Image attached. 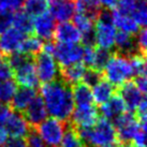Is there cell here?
<instances>
[{
  "mask_svg": "<svg viewBox=\"0 0 147 147\" xmlns=\"http://www.w3.org/2000/svg\"><path fill=\"white\" fill-rule=\"evenodd\" d=\"M45 109L54 118L68 121L74 110V101L71 86L60 78L45 83L40 88Z\"/></svg>",
  "mask_w": 147,
  "mask_h": 147,
  "instance_id": "1",
  "label": "cell"
},
{
  "mask_svg": "<svg viewBox=\"0 0 147 147\" xmlns=\"http://www.w3.org/2000/svg\"><path fill=\"white\" fill-rule=\"evenodd\" d=\"M117 30L112 20V10L100 9L94 23V40L97 47L109 49L114 47Z\"/></svg>",
  "mask_w": 147,
  "mask_h": 147,
  "instance_id": "2",
  "label": "cell"
},
{
  "mask_svg": "<svg viewBox=\"0 0 147 147\" xmlns=\"http://www.w3.org/2000/svg\"><path fill=\"white\" fill-rule=\"evenodd\" d=\"M103 78L113 86H121L133 76L129 58L117 53L112 54L103 70Z\"/></svg>",
  "mask_w": 147,
  "mask_h": 147,
  "instance_id": "3",
  "label": "cell"
},
{
  "mask_svg": "<svg viewBox=\"0 0 147 147\" xmlns=\"http://www.w3.org/2000/svg\"><path fill=\"white\" fill-rule=\"evenodd\" d=\"M68 121H62L54 117L46 118L34 128L47 147H59L65 135Z\"/></svg>",
  "mask_w": 147,
  "mask_h": 147,
  "instance_id": "4",
  "label": "cell"
},
{
  "mask_svg": "<svg viewBox=\"0 0 147 147\" xmlns=\"http://www.w3.org/2000/svg\"><path fill=\"white\" fill-rule=\"evenodd\" d=\"M113 126L116 130L117 141L123 145H129L134 135L141 128H146V125H142L136 119L134 113L127 111L126 113L118 116L113 120Z\"/></svg>",
  "mask_w": 147,
  "mask_h": 147,
  "instance_id": "5",
  "label": "cell"
},
{
  "mask_svg": "<svg viewBox=\"0 0 147 147\" xmlns=\"http://www.w3.org/2000/svg\"><path fill=\"white\" fill-rule=\"evenodd\" d=\"M33 61L36 65L39 82L45 84V83L53 82L58 78L59 68L53 56L41 51L38 55L33 57Z\"/></svg>",
  "mask_w": 147,
  "mask_h": 147,
  "instance_id": "6",
  "label": "cell"
},
{
  "mask_svg": "<svg viewBox=\"0 0 147 147\" xmlns=\"http://www.w3.org/2000/svg\"><path fill=\"white\" fill-rule=\"evenodd\" d=\"M83 49L84 47L81 44L56 43L53 57L59 65L58 68H63L82 62Z\"/></svg>",
  "mask_w": 147,
  "mask_h": 147,
  "instance_id": "7",
  "label": "cell"
},
{
  "mask_svg": "<svg viewBox=\"0 0 147 147\" xmlns=\"http://www.w3.org/2000/svg\"><path fill=\"white\" fill-rule=\"evenodd\" d=\"M13 80L15 81L17 86L36 89L40 82L37 75L33 57L28 58L20 67L13 70Z\"/></svg>",
  "mask_w": 147,
  "mask_h": 147,
  "instance_id": "8",
  "label": "cell"
},
{
  "mask_svg": "<svg viewBox=\"0 0 147 147\" xmlns=\"http://www.w3.org/2000/svg\"><path fill=\"white\" fill-rule=\"evenodd\" d=\"M99 112L96 105L76 106L70 117V125L74 128H90L98 121Z\"/></svg>",
  "mask_w": 147,
  "mask_h": 147,
  "instance_id": "9",
  "label": "cell"
},
{
  "mask_svg": "<svg viewBox=\"0 0 147 147\" xmlns=\"http://www.w3.org/2000/svg\"><path fill=\"white\" fill-rule=\"evenodd\" d=\"M4 130L7 134L11 138H22L24 139L29 133L31 127L29 126L27 120L25 119L24 115L20 112L11 111V113L4 123Z\"/></svg>",
  "mask_w": 147,
  "mask_h": 147,
  "instance_id": "10",
  "label": "cell"
},
{
  "mask_svg": "<svg viewBox=\"0 0 147 147\" xmlns=\"http://www.w3.org/2000/svg\"><path fill=\"white\" fill-rule=\"evenodd\" d=\"M55 28L56 21L49 11L33 20V32L40 40H44L45 42L53 40Z\"/></svg>",
  "mask_w": 147,
  "mask_h": 147,
  "instance_id": "11",
  "label": "cell"
},
{
  "mask_svg": "<svg viewBox=\"0 0 147 147\" xmlns=\"http://www.w3.org/2000/svg\"><path fill=\"white\" fill-rule=\"evenodd\" d=\"M27 37L15 28H9L0 34V52L4 56H9L20 51L22 42Z\"/></svg>",
  "mask_w": 147,
  "mask_h": 147,
  "instance_id": "12",
  "label": "cell"
},
{
  "mask_svg": "<svg viewBox=\"0 0 147 147\" xmlns=\"http://www.w3.org/2000/svg\"><path fill=\"white\" fill-rule=\"evenodd\" d=\"M117 94L121 97L127 106V111L131 113H134L141 101L145 98V94H143L136 88L132 81L126 82L121 86H119L117 88Z\"/></svg>",
  "mask_w": 147,
  "mask_h": 147,
  "instance_id": "13",
  "label": "cell"
},
{
  "mask_svg": "<svg viewBox=\"0 0 147 147\" xmlns=\"http://www.w3.org/2000/svg\"><path fill=\"white\" fill-rule=\"evenodd\" d=\"M22 114L24 115L25 119L31 128H36L47 118V111L45 109L43 100L39 94H37L36 98L29 103V105Z\"/></svg>",
  "mask_w": 147,
  "mask_h": 147,
  "instance_id": "14",
  "label": "cell"
},
{
  "mask_svg": "<svg viewBox=\"0 0 147 147\" xmlns=\"http://www.w3.org/2000/svg\"><path fill=\"white\" fill-rule=\"evenodd\" d=\"M49 7L51 15L60 23L69 22L76 12L73 0H51Z\"/></svg>",
  "mask_w": 147,
  "mask_h": 147,
  "instance_id": "15",
  "label": "cell"
},
{
  "mask_svg": "<svg viewBox=\"0 0 147 147\" xmlns=\"http://www.w3.org/2000/svg\"><path fill=\"white\" fill-rule=\"evenodd\" d=\"M54 39L58 43L78 44L82 41V34L73 25V23L65 22L56 26L55 32H54Z\"/></svg>",
  "mask_w": 147,
  "mask_h": 147,
  "instance_id": "16",
  "label": "cell"
},
{
  "mask_svg": "<svg viewBox=\"0 0 147 147\" xmlns=\"http://www.w3.org/2000/svg\"><path fill=\"white\" fill-rule=\"evenodd\" d=\"M114 46L116 49L115 53L123 55L125 57H131L134 55H142L140 53L138 45L135 42V36H131L128 33L118 31L116 32V37H115V43Z\"/></svg>",
  "mask_w": 147,
  "mask_h": 147,
  "instance_id": "17",
  "label": "cell"
},
{
  "mask_svg": "<svg viewBox=\"0 0 147 147\" xmlns=\"http://www.w3.org/2000/svg\"><path fill=\"white\" fill-rule=\"evenodd\" d=\"M98 112L102 115V118L113 121L115 118H117L118 116L126 113L127 106L123 102V100L121 99V97L116 94L107 102L100 105Z\"/></svg>",
  "mask_w": 147,
  "mask_h": 147,
  "instance_id": "18",
  "label": "cell"
},
{
  "mask_svg": "<svg viewBox=\"0 0 147 147\" xmlns=\"http://www.w3.org/2000/svg\"><path fill=\"white\" fill-rule=\"evenodd\" d=\"M86 70H87V68L82 62L74 63V65L63 67V68H59L60 80L70 86L82 83Z\"/></svg>",
  "mask_w": 147,
  "mask_h": 147,
  "instance_id": "19",
  "label": "cell"
},
{
  "mask_svg": "<svg viewBox=\"0 0 147 147\" xmlns=\"http://www.w3.org/2000/svg\"><path fill=\"white\" fill-rule=\"evenodd\" d=\"M37 90L34 88H27V87H20L17 88L16 92L11 101V110L15 112L23 113L29 103L32 101L37 96Z\"/></svg>",
  "mask_w": 147,
  "mask_h": 147,
  "instance_id": "20",
  "label": "cell"
},
{
  "mask_svg": "<svg viewBox=\"0 0 147 147\" xmlns=\"http://www.w3.org/2000/svg\"><path fill=\"white\" fill-rule=\"evenodd\" d=\"M112 20L115 28H118L121 32L128 33L131 36H136L141 30V27L135 23V21L129 15L119 14L115 10H112Z\"/></svg>",
  "mask_w": 147,
  "mask_h": 147,
  "instance_id": "21",
  "label": "cell"
},
{
  "mask_svg": "<svg viewBox=\"0 0 147 147\" xmlns=\"http://www.w3.org/2000/svg\"><path fill=\"white\" fill-rule=\"evenodd\" d=\"M91 91H92L94 102L99 105H102L107 102L115 94L114 86L110 82H107L104 78L99 83H97L94 87H91Z\"/></svg>",
  "mask_w": 147,
  "mask_h": 147,
  "instance_id": "22",
  "label": "cell"
},
{
  "mask_svg": "<svg viewBox=\"0 0 147 147\" xmlns=\"http://www.w3.org/2000/svg\"><path fill=\"white\" fill-rule=\"evenodd\" d=\"M71 89H72L74 104H76V106L94 105L92 91L89 86H87L84 83H78L71 86Z\"/></svg>",
  "mask_w": 147,
  "mask_h": 147,
  "instance_id": "23",
  "label": "cell"
},
{
  "mask_svg": "<svg viewBox=\"0 0 147 147\" xmlns=\"http://www.w3.org/2000/svg\"><path fill=\"white\" fill-rule=\"evenodd\" d=\"M12 26L13 28H15L25 36H30L33 32V18L29 16L25 11L18 10L13 13Z\"/></svg>",
  "mask_w": 147,
  "mask_h": 147,
  "instance_id": "24",
  "label": "cell"
},
{
  "mask_svg": "<svg viewBox=\"0 0 147 147\" xmlns=\"http://www.w3.org/2000/svg\"><path fill=\"white\" fill-rule=\"evenodd\" d=\"M42 46H43L42 40H40L36 36L30 34V36L25 38L24 41L22 42L18 52L24 54V55L30 56V57H34L42 51Z\"/></svg>",
  "mask_w": 147,
  "mask_h": 147,
  "instance_id": "25",
  "label": "cell"
},
{
  "mask_svg": "<svg viewBox=\"0 0 147 147\" xmlns=\"http://www.w3.org/2000/svg\"><path fill=\"white\" fill-rule=\"evenodd\" d=\"M25 12L31 17H38L49 11V2L46 0H25Z\"/></svg>",
  "mask_w": 147,
  "mask_h": 147,
  "instance_id": "26",
  "label": "cell"
},
{
  "mask_svg": "<svg viewBox=\"0 0 147 147\" xmlns=\"http://www.w3.org/2000/svg\"><path fill=\"white\" fill-rule=\"evenodd\" d=\"M18 86L13 78L0 81V102L8 104L12 101Z\"/></svg>",
  "mask_w": 147,
  "mask_h": 147,
  "instance_id": "27",
  "label": "cell"
},
{
  "mask_svg": "<svg viewBox=\"0 0 147 147\" xmlns=\"http://www.w3.org/2000/svg\"><path fill=\"white\" fill-rule=\"evenodd\" d=\"M111 56H112V53L109 49H101V47H94L92 65H91L89 69L96 70V71L102 73Z\"/></svg>",
  "mask_w": 147,
  "mask_h": 147,
  "instance_id": "28",
  "label": "cell"
},
{
  "mask_svg": "<svg viewBox=\"0 0 147 147\" xmlns=\"http://www.w3.org/2000/svg\"><path fill=\"white\" fill-rule=\"evenodd\" d=\"M130 16L135 21L141 28H145L147 23V7L145 0H136L134 8L131 12Z\"/></svg>",
  "mask_w": 147,
  "mask_h": 147,
  "instance_id": "29",
  "label": "cell"
},
{
  "mask_svg": "<svg viewBox=\"0 0 147 147\" xmlns=\"http://www.w3.org/2000/svg\"><path fill=\"white\" fill-rule=\"evenodd\" d=\"M59 147H85V145L83 144L80 136L76 133L75 129L70 125L69 121H68L65 135L62 138V141Z\"/></svg>",
  "mask_w": 147,
  "mask_h": 147,
  "instance_id": "30",
  "label": "cell"
},
{
  "mask_svg": "<svg viewBox=\"0 0 147 147\" xmlns=\"http://www.w3.org/2000/svg\"><path fill=\"white\" fill-rule=\"evenodd\" d=\"M73 2L76 12L86 13L94 16H97L101 9L99 0H73Z\"/></svg>",
  "mask_w": 147,
  "mask_h": 147,
  "instance_id": "31",
  "label": "cell"
},
{
  "mask_svg": "<svg viewBox=\"0 0 147 147\" xmlns=\"http://www.w3.org/2000/svg\"><path fill=\"white\" fill-rule=\"evenodd\" d=\"M145 58H146V56L140 55V54L129 57L132 74L134 78L146 75V60H145Z\"/></svg>",
  "mask_w": 147,
  "mask_h": 147,
  "instance_id": "32",
  "label": "cell"
},
{
  "mask_svg": "<svg viewBox=\"0 0 147 147\" xmlns=\"http://www.w3.org/2000/svg\"><path fill=\"white\" fill-rule=\"evenodd\" d=\"M13 21V12L3 7L0 8V34L11 28Z\"/></svg>",
  "mask_w": 147,
  "mask_h": 147,
  "instance_id": "33",
  "label": "cell"
},
{
  "mask_svg": "<svg viewBox=\"0 0 147 147\" xmlns=\"http://www.w3.org/2000/svg\"><path fill=\"white\" fill-rule=\"evenodd\" d=\"M103 78V74L101 72H98L96 70L92 69H87L86 70L84 78H83L82 83L86 84L87 86H89L90 88L94 87L97 83H99Z\"/></svg>",
  "mask_w": 147,
  "mask_h": 147,
  "instance_id": "34",
  "label": "cell"
},
{
  "mask_svg": "<svg viewBox=\"0 0 147 147\" xmlns=\"http://www.w3.org/2000/svg\"><path fill=\"white\" fill-rule=\"evenodd\" d=\"M26 147H47L45 143L42 141L40 135L37 133L34 128H31L29 133L26 135Z\"/></svg>",
  "mask_w": 147,
  "mask_h": 147,
  "instance_id": "35",
  "label": "cell"
},
{
  "mask_svg": "<svg viewBox=\"0 0 147 147\" xmlns=\"http://www.w3.org/2000/svg\"><path fill=\"white\" fill-rule=\"evenodd\" d=\"M135 42L138 45L140 53L143 56H146V46H147V31L145 28H141L138 34L135 36Z\"/></svg>",
  "mask_w": 147,
  "mask_h": 147,
  "instance_id": "36",
  "label": "cell"
},
{
  "mask_svg": "<svg viewBox=\"0 0 147 147\" xmlns=\"http://www.w3.org/2000/svg\"><path fill=\"white\" fill-rule=\"evenodd\" d=\"M145 140H146V128H141L129 145L133 147H145Z\"/></svg>",
  "mask_w": 147,
  "mask_h": 147,
  "instance_id": "37",
  "label": "cell"
},
{
  "mask_svg": "<svg viewBox=\"0 0 147 147\" xmlns=\"http://www.w3.org/2000/svg\"><path fill=\"white\" fill-rule=\"evenodd\" d=\"M1 5L10 11H18L23 7L25 0H0Z\"/></svg>",
  "mask_w": 147,
  "mask_h": 147,
  "instance_id": "38",
  "label": "cell"
},
{
  "mask_svg": "<svg viewBox=\"0 0 147 147\" xmlns=\"http://www.w3.org/2000/svg\"><path fill=\"white\" fill-rule=\"evenodd\" d=\"M136 86V88L142 92L143 94H146L147 90V81H146V75H142V76H135L134 80L132 81Z\"/></svg>",
  "mask_w": 147,
  "mask_h": 147,
  "instance_id": "39",
  "label": "cell"
},
{
  "mask_svg": "<svg viewBox=\"0 0 147 147\" xmlns=\"http://www.w3.org/2000/svg\"><path fill=\"white\" fill-rule=\"evenodd\" d=\"M4 147H26V141L22 138H10L4 143Z\"/></svg>",
  "mask_w": 147,
  "mask_h": 147,
  "instance_id": "40",
  "label": "cell"
},
{
  "mask_svg": "<svg viewBox=\"0 0 147 147\" xmlns=\"http://www.w3.org/2000/svg\"><path fill=\"white\" fill-rule=\"evenodd\" d=\"M11 107L8 104H4V103L0 102V127L4 125L7 118L9 117V115L11 113Z\"/></svg>",
  "mask_w": 147,
  "mask_h": 147,
  "instance_id": "41",
  "label": "cell"
},
{
  "mask_svg": "<svg viewBox=\"0 0 147 147\" xmlns=\"http://www.w3.org/2000/svg\"><path fill=\"white\" fill-rule=\"evenodd\" d=\"M117 2H118V0H99L100 7H103L102 9H106V10L115 9Z\"/></svg>",
  "mask_w": 147,
  "mask_h": 147,
  "instance_id": "42",
  "label": "cell"
},
{
  "mask_svg": "<svg viewBox=\"0 0 147 147\" xmlns=\"http://www.w3.org/2000/svg\"><path fill=\"white\" fill-rule=\"evenodd\" d=\"M8 140V134L5 130L3 129V127H0V147H2L4 145V143Z\"/></svg>",
  "mask_w": 147,
  "mask_h": 147,
  "instance_id": "43",
  "label": "cell"
},
{
  "mask_svg": "<svg viewBox=\"0 0 147 147\" xmlns=\"http://www.w3.org/2000/svg\"><path fill=\"white\" fill-rule=\"evenodd\" d=\"M103 147H125V145H123L121 143H119L118 141H116V142L107 144V145H105V146H103Z\"/></svg>",
  "mask_w": 147,
  "mask_h": 147,
  "instance_id": "44",
  "label": "cell"
},
{
  "mask_svg": "<svg viewBox=\"0 0 147 147\" xmlns=\"http://www.w3.org/2000/svg\"><path fill=\"white\" fill-rule=\"evenodd\" d=\"M3 61V57H2V54H1V52H0V63Z\"/></svg>",
  "mask_w": 147,
  "mask_h": 147,
  "instance_id": "45",
  "label": "cell"
},
{
  "mask_svg": "<svg viewBox=\"0 0 147 147\" xmlns=\"http://www.w3.org/2000/svg\"><path fill=\"white\" fill-rule=\"evenodd\" d=\"M125 147H133V146H131V145H125Z\"/></svg>",
  "mask_w": 147,
  "mask_h": 147,
  "instance_id": "46",
  "label": "cell"
},
{
  "mask_svg": "<svg viewBox=\"0 0 147 147\" xmlns=\"http://www.w3.org/2000/svg\"><path fill=\"white\" fill-rule=\"evenodd\" d=\"M1 7H2V5H1V2H0V8H1Z\"/></svg>",
  "mask_w": 147,
  "mask_h": 147,
  "instance_id": "47",
  "label": "cell"
}]
</instances>
